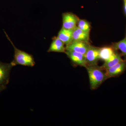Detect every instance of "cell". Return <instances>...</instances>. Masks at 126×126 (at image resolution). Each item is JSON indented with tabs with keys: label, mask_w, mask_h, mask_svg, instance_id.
Here are the masks:
<instances>
[{
	"label": "cell",
	"mask_w": 126,
	"mask_h": 126,
	"mask_svg": "<svg viewBox=\"0 0 126 126\" xmlns=\"http://www.w3.org/2000/svg\"><path fill=\"white\" fill-rule=\"evenodd\" d=\"M87 71L90 82V88L92 90L96 89L105 80L107 79L106 70L102 66L97 64L87 65Z\"/></svg>",
	"instance_id": "1"
},
{
	"label": "cell",
	"mask_w": 126,
	"mask_h": 126,
	"mask_svg": "<svg viewBox=\"0 0 126 126\" xmlns=\"http://www.w3.org/2000/svg\"><path fill=\"white\" fill-rule=\"evenodd\" d=\"M4 32L6 38L10 41L14 48V59L10 63L13 67L17 65L28 67H33L35 64V62L33 56L24 51L17 48L14 45V43L9 38L5 32Z\"/></svg>",
	"instance_id": "2"
},
{
	"label": "cell",
	"mask_w": 126,
	"mask_h": 126,
	"mask_svg": "<svg viewBox=\"0 0 126 126\" xmlns=\"http://www.w3.org/2000/svg\"><path fill=\"white\" fill-rule=\"evenodd\" d=\"M79 17L70 12H66L63 14V27L67 30H73L77 26Z\"/></svg>",
	"instance_id": "3"
},
{
	"label": "cell",
	"mask_w": 126,
	"mask_h": 126,
	"mask_svg": "<svg viewBox=\"0 0 126 126\" xmlns=\"http://www.w3.org/2000/svg\"><path fill=\"white\" fill-rule=\"evenodd\" d=\"M90 45V43L75 41H72L69 44L66 45L65 49L66 50H71L78 52L85 55Z\"/></svg>",
	"instance_id": "4"
},
{
	"label": "cell",
	"mask_w": 126,
	"mask_h": 126,
	"mask_svg": "<svg viewBox=\"0 0 126 126\" xmlns=\"http://www.w3.org/2000/svg\"><path fill=\"white\" fill-rule=\"evenodd\" d=\"M11 63H4L0 61V85L6 86L10 80V74L13 67Z\"/></svg>",
	"instance_id": "5"
},
{
	"label": "cell",
	"mask_w": 126,
	"mask_h": 126,
	"mask_svg": "<svg viewBox=\"0 0 126 126\" xmlns=\"http://www.w3.org/2000/svg\"><path fill=\"white\" fill-rule=\"evenodd\" d=\"M126 70V60L122 61L113 65L106 70V73L107 79L118 77L121 75Z\"/></svg>",
	"instance_id": "6"
},
{
	"label": "cell",
	"mask_w": 126,
	"mask_h": 126,
	"mask_svg": "<svg viewBox=\"0 0 126 126\" xmlns=\"http://www.w3.org/2000/svg\"><path fill=\"white\" fill-rule=\"evenodd\" d=\"M99 47L90 45L86 54V64L87 65L97 64L99 59Z\"/></svg>",
	"instance_id": "7"
},
{
	"label": "cell",
	"mask_w": 126,
	"mask_h": 126,
	"mask_svg": "<svg viewBox=\"0 0 126 126\" xmlns=\"http://www.w3.org/2000/svg\"><path fill=\"white\" fill-rule=\"evenodd\" d=\"M65 53L73 63L76 65L86 67L87 64L84 55L71 50H65Z\"/></svg>",
	"instance_id": "8"
},
{
	"label": "cell",
	"mask_w": 126,
	"mask_h": 126,
	"mask_svg": "<svg viewBox=\"0 0 126 126\" xmlns=\"http://www.w3.org/2000/svg\"><path fill=\"white\" fill-rule=\"evenodd\" d=\"M64 45V43L58 37H54L47 52L65 53L66 49Z\"/></svg>",
	"instance_id": "9"
},
{
	"label": "cell",
	"mask_w": 126,
	"mask_h": 126,
	"mask_svg": "<svg viewBox=\"0 0 126 126\" xmlns=\"http://www.w3.org/2000/svg\"><path fill=\"white\" fill-rule=\"evenodd\" d=\"M90 33L83 31L77 27L73 30V41H80L89 43Z\"/></svg>",
	"instance_id": "10"
},
{
	"label": "cell",
	"mask_w": 126,
	"mask_h": 126,
	"mask_svg": "<svg viewBox=\"0 0 126 126\" xmlns=\"http://www.w3.org/2000/svg\"><path fill=\"white\" fill-rule=\"evenodd\" d=\"M122 55L117 50H115V53L113 54L112 56L108 60L104 62L103 65L102 67L104 70H106L109 68L113 65L122 61L123 60L122 59Z\"/></svg>",
	"instance_id": "11"
},
{
	"label": "cell",
	"mask_w": 126,
	"mask_h": 126,
	"mask_svg": "<svg viewBox=\"0 0 126 126\" xmlns=\"http://www.w3.org/2000/svg\"><path fill=\"white\" fill-rule=\"evenodd\" d=\"M73 30L65 29L62 28L59 32L57 37L66 46L68 45L73 41Z\"/></svg>",
	"instance_id": "12"
},
{
	"label": "cell",
	"mask_w": 126,
	"mask_h": 126,
	"mask_svg": "<svg viewBox=\"0 0 126 126\" xmlns=\"http://www.w3.org/2000/svg\"><path fill=\"white\" fill-rule=\"evenodd\" d=\"M115 50L111 46L100 48L99 59L104 62L107 61L115 53Z\"/></svg>",
	"instance_id": "13"
},
{
	"label": "cell",
	"mask_w": 126,
	"mask_h": 126,
	"mask_svg": "<svg viewBox=\"0 0 126 126\" xmlns=\"http://www.w3.org/2000/svg\"><path fill=\"white\" fill-rule=\"evenodd\" d=\"M112 46L115 50H120L122 56L126 58V38L116 43H113Z\"/></svg>",
	"instance_id": "14"
},
{
	"label": "cell",
	"mask_w": 126,
	"mask_h": 126,
	"mask_svg": "<svg viewBox=\"0 0 126 126\" xmlns=\"http://www.w3.org/2000/svg\"><path fill=\"white\" fill-rule=\"evenodd\" d=\"M77 27L83 31L90 33L91 26L90 23L87 20L79 19L77 24Z\"/></svg>",
	"instance_id": "15"
},
{
	"label": "cell",
	"mask_w": 126,
	"mask_h": 126,
	"mask_svg": "<svg viewBox=\"0 0 126 126\" xmlns=\"http://www.w3.org/2000/svg\"><path fill=\"white\" fill-rule=\"evenodd\" d=\"M6 88V86L0 85V93L2 92V91H3V90H4Z\"/></svg>",
	"instance_id": "16"
},
{
	"label": "cell",
	"mask_w": 126,
	"mask_h": 126,
	"mask_svg": "<svg viewBox=\"0 0 126 126\" xmlns=\"http://www.w3.org/2000/svg\"><path fill=\"white\" fill-rule=\"evenodd\" d=\"M124 10L126 15V0H124Z\"/></svg>",
	"instance_id": "17"
},
{
	"label": "cell",
	"mask_w": 126,
	"mask_h": 126,
	"mask_svg": "<svg viewBox=\"0 0 126 126\" xmlns=\"http://www.w3.org/2000/svg\"><path fill=\"white\" fill-rule=\"evenodd\" d=\"M124 0H123V1H124Z\"/></svg>",
	"instance_id": "18"
},
{
	"label": "cell",
	"mask_w": 126,
	"mask_h": 126,
	"mask_svg": "<svg viewBox=\"0 0 126 126\" xmlns=\"http://www.w3.org/2000/svg\"></svg>",
	"instance_id": "19"
}]
</instances>
